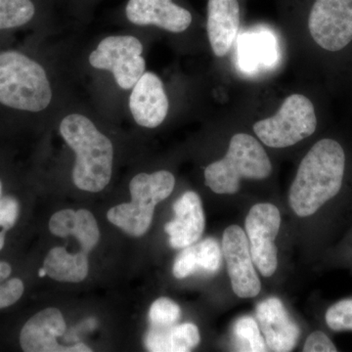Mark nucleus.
Returning a JSON list of instances; mask_svg holds the SVG:
<instances>
[{"label": "nucleus", "mask_w": 352, "mask_h": 352, "mask_svg": "<svg viewBox=\"0 0 352 352\" xmlns=\"http://www.w3.org/2000/svg\"><path fill=\"white\" fill-rule=\"evenodd\" d=\"M240 28L238 0H208V36L217 57H224L232 47Z\"/></svg>", "instance_id": "2eb2a0df"}, {"label": "nucleus", "mask_w": 352, "mask_h": 352, "mask_svg": "<svg viewBox=\"0 0 352 352\" xmlns=\"http://www.w3.org/2000/svg\"><path fill=\"white\" fill-rule=\"evenodd\" d=\"M60 132L76 155L73 170L76 186L94 193L105 188L113 170V148L110 139L91 120L78 113L64 118Z\"/></svg>", "instance_id": "f03ea898"}, {"label": "nucleus", "mask_w": 352, "mask_h": 352, "mask_svg": "<svg viewBox=\"0 0 352 352\" xmlns=\"http://www.w3.org/2000/svg\"><path fill=\"white\" fill-rule=\"evenodd\" d=\"M326 323L336 332L352 331V298L333 305L326 312Z\"/></svg>", "instance_id": "b1692460"}, {"label": "nucleus", "mask_w": 352, "mask_h": 352, "mask_svg": "<svg viewBox=\"0 0 352 352\" xmlns=\"http://www.w3.org/2000/svg\"><path fill=\"white\" fill-rule=\"evenodd\" d=\"M346 170V154L339 141H317L303 157L289 193L298 217L314 215L340 193Z\"/></svg>", "instance_id": "f257e3e1"}, {"label": "nucleus", "mask_w": 352, "mask_h": 352, "mask_svg": "<svg viewBox=\"0 0 352 352\" xmlns=\"http://www.w3.org/2000/svg\"><path fill=\"white\" fill-rule=\"evenodd\" d=\"M66 331L63 315L57 308H46L30 318L20 333V346L25 352H90L83 344L65 346L57 339Z\"/></svg>", "instance_id": "9d476101"}, {"label": "nucleus", "mask_w": 352, "mask_h": 352, "mask_svg": "<svg viewBox=\"0 0 352 352\" xmlns=\"http://www.w3.org/2000/svg\"><path fill=\"white\" fill-rule=\"evenodd\" d=\"M19 214L20 204L15 197L0 198V251L6 244L7 232L15 226Z\"/></svg>", "instance_id": "393cba45"}, {"label": "nucleus", "mask_w": 352, "mask_h": 352, "mask_svg": "<svg viewBox=\"0 0 352 352\" xmlns=\"http://www.w3.org/2000/svg\"><path fill=\"white\" fill-rule=\"evenodd\" d=\"M168 99L164 85L155 74H143L132 87L129 108L139 126L155 129L166 118Z\"/></svg>", "instance_id": "f8f14e48"}, {"label": "nucleus", "mask_w": 352, "mask_h": 352, "mask_svg": "<svg viewBox=\"0 0 352 352\" xmlns=\"http://www.w3.org/2000/svg\"><path fill=\"white\" fill-rule=\"evenodd\" d=\"M11 273H12V267L10 264L7 263L6 261H0V285L3 284L10 277Z\"/></svg>", "instance_id": "cd10ccee"}, {"label": "nucleus", "mask_w": 352, "mask_h": 352, "mask_svg": "<svg viewBox=\"0 0 352 352\" xmlns=\"http://www.w3.org/2000/svg\"><path fill=\"white\" fill-rule=\"evenodd\" d=\"M182 317V309L177 303L168 298H160L152 303L149 310V321L152 327H168L175 325Z\"/></svg>", "instance_id": "5701e85b"}, {"label": "nucleus", "mask_w": 352, "mask_h": 352, "mask_svg": "<svg viewBox=\"0 0 352 352\" xmlns=\"http://www.w3.org/2000/svg\"><path fill=\"white\" fill-rule=\"evenodd\" d=\"M50 229L53 235L66 238L75 236L82 251L88 254L94 249L100 238L98 224L91 212L87 210H63L52 215Z\"/></svg>", "instance_id": "f3484780"}, {"label": "nucleus", "mask_w": 352, "mask_h": 352, "mask_svg": "<svg viewBox=\"0 0 352 352\" xmlns=\"http://www.w3.org/2000/svg\"><path fill=\"white\" fill-rule=\"evenodd\" d=\"M43 268L46 275L56 281L78 283L88 274L87 254H71L65 248H53L44 259Z\"/></svg>", "instance_id": "6ab92c4d"}, {"label": "nucleus", "mask_w": 352, "mask_h": 352, "mask_svg": "<svg viewBox=\"0 0 352 352\" xmlns=\"http://www.w3.org/2000/svg\"><path fill=\"white\" fill-rule=\"evenodd\" d=\"M34 15L32 0H0V34L29 24Z\"/></svg>", "instance_id": "412c9836"}, {"label": "nucleus", "mask_w": 352, "mask_h": 352, "mask_svg": "<svg viewBox=\"0 0 352 352\" xmlns=\"http://www.w3.org/2000/svg\"><path fill=\"white\" fill-rule=\"evenodd\" d=\"M256 317L270 351H293L300 338V328L291 318L279 298H270L259 303L256 307Z\"/></svg>", "instance_id": "9b49d317"}, {"label": "nucleus", "mask_w": 352, "mask_h": 352, "mask_svg": "<svg viewBox=\"0 0 352 352\" xmlns=\"http://www.w3.org/2000/svg\"><path fill=\"white\" fill-rule=\"evenodd\" d=\"M318 119L312 101L302 94L287 97L276 115L254 124V131L271 148H286L309 138Z\"/></svg>", "instance_id": "423d86ee"}, {"label": "nucleus", "mask_w": 352, "mask_h": 352, "mask_svg": "<svg viewBox=\"0 0 352 352\" xmlns=\"http://www.w3.org/2000/svg\"><path fill=\"white\" fill-rule=\"evenodd\" d=\"M272 164L265 150L256 138L245 133L231 138L223 159L210 164L205 170L206 185L217 194L237 193L242 179H265Z\"/></svg>", "instance_id": "20e7f679"}, {"label": "nucleus", "mask_w": 352, "mask_h": 352, "mask_svg": "<svg viewBox=\"0 0 352 352\" xmlns=\"http://www.w3.org/2000/svg\"><path fill=\"white\" fill-rule=\"evenodd\" d=\"M232 335L236 351L249 352L268 351L258 323L252 317L243 316L237 319L233 326Z\"/></svg>", "instance_id": "aec40b11"}, {"label": "nucleus", "mask_w": 352, "mask_h": 352, "mask_svg": "<svg viewBox=\"0 0 352 352\" xmlns=\"http://www.w3.org/2000/svg\"><path fill=\"white\" fill-rule=\"evenodd\" d=\"M127 19L138 25H156L171 32L188 29L192 15L173 0H129L126 9Z\"/></svg>", "instance_id": "ddd939ff"}, {"label": "nucleus", "mask_w": 352, "mask_h": 352, "mask_svg": "<svg viewBox=\"0 0 352 352\" xmlns=\"http://www.w3.org/2000/svg\"><path fill=\"white\" fill-rule=\"evenodd\" d=\"M2 195V182L1 180H0V198H1Z\"/></svg>", "instance_id": "c756f323"}, {"label": "nucleus", "mask_w": 352, "mask_h": 352, "mask_svg": "<svg viewBox=\"0 0 352 352\" xmlns=\"http://www.w3.org/2000/svg\"><path fill=\"white\" fill-rule=\"evenodd\" d=\"M175 178L170 171L160 170L152 175L140 173L132 178L131 203L111 208L108 219L129 235L140 237L151 226L155 207L168 198L175 188Z\"/></svg>", "instance_id": "39448f33"}, {"label": "nucleus", "mask_w": 352, "mask_h": 352, "mask_svg": "<svg viewBox=\"0 0 352 352\" xmlns=\"http://www.w3.org/2000/svg\"><path fill=\"white\" fill-rule=\"evenodd\" d=\"M222 254L235 295L241 298L258 296L261 289V280L254 270L247 235L240 226H231L224 231Z\"/></svg>", "instance_id": "1a4fd4ad"}, {"label": "nucleus", "mask_w": 352, "mask_h": 352, "mask_svg": "<svg viewBox=\"0 0 352 352\" xmlns=\"http://www.w3.org/2000/svg\"><path fill=\"white\" fill-rule=\"evenodd\" d=\"M222 249L214 238H208L196 245L184 248L176 258L173 273L177 279L191 275H214L222 263Z\"/></svg>", "instance_id": "dca6fc26"}, {"label": "nucleus", "mask_w": 352, "mask_h": 352, "mask_svg": "<svg viewBox=\"0 0 352 352\" xmlns=\"http://www.w3.org/2000/svg\"><path fill=\"white\" fill-rule=\"evenodd\" d=\"M142 51V43L134 36H108L90 54L89 63L95 69L112 72L120 88L131 89L145 73Z\"/></svg>", "instance_id": "0eeeda50"}, {"label": "nucleus", "mask_w": 352, "mask_h": 352, "mask_svg": "<svg viewBox=\"0 0 352 352\" xmlns=\"http://www.w3.org/2000/svg\"><path fill=\"white\" fill-rule=\"evenodd\" d=\"M25 286L19 278H13L0 285V309L11 307L24 294Z\"/></svg>", "instance_id": "a878e982"}, {"label": "nucleus", "mask_w": 352, "mask_h": 352, "mask_svg": "<svg viewBox=\"0 0 352 352\" xmlns=\"http://www.w3.org/2000/svg\"><path fill=\"white\" fill-rule=\"evenodd\" d=\"M303 351L336 352L338 351V349L325 333L316 331L308 336Z\"/></svg>", "instance_id": "bb28decb"}, {"label": "nucleus", "mask_w": 352, "mask_h": 352, "mask_svg": "<svg viewBox=\"0 0 352 352\" xmlns=\"http://www.w3.org/2000/svg\"><path fill=\"white\" fill-rule=\"evenodd\" d=\"M240 55L245 68H256L258 64L272 63L274 43L266 34H254L240 43Z\"/></svg>", "instance_id": "4be33fe9"}, {"label": "nucleus", "mask_w": 352, "mask_h": 352, "mask_svg": "<svg viewBox=\"0 0 352 352\" xmlns=\"http://www.w3.org/2000/svg\"><path fill=\"white\" fill-rule=\"evenodd\" d=\"M175 219L166 223L164 231L170 236L173 249H184L195 244L205 230V214L198 194L187 191L173 205Z\"/></svg>", "instance_id": "4468645a"}, {"label": "nucleus", "mask_w": 352, "mask_h": 352, "mask_svg": "<svg viewBox=\"0 0 352 352\" xmlns=\"http://www.w3.org/2000/svg\"><path fill=\"white\" fill-rule=\"evenodd\" d=\"M245 226L254 265L263 276H272L278 265L275 239L281 226L279 210L271 204L254 205L247 215Z\"/></svg>", "instance_id": "6e6552de"}, {"label": "nucleus", "mask_w": 352, "mask_h": 352, "mask_svg": "<svg viewBox=\"0 0 352 352\" xmlns=\"http://www.w3.org/2000/svg\"><path fill=\"white\" fill-rule=\"evenodd\" d=\"M38 276L39 277H44L46 276V271L44 270V268H41V270H38Z\"/></svg>", "instance_id": "c85d7f7f"}, {"label": "nucleus", "mask_w": 352, "mask_h": 352, "mask_svg": "<svg viewBox=\"0 0 352 352\" xmlns=\"http://www.w3.org/2000/svg\"><path fill=\"white\" fill-rule=\"evenodd\" d=\"M52 99L45 69L16 50L0 51V107L21 113H38Z\"/></svg>", "instance_id": "7ed1b4c3"}, {"label": "nucleus", "mask_w": 352, "mask_h": 352, "mask_svg": "<svg viewBox=\"0 0 352 352\" xmlns=\"http://www.w3.org/2000/svg\"><path fill=\"white\" fill-rule=\"evenodd\" d=\"M200 340L199 329L192 323L151 326L145 337V346L152 352H187L195 349Z\"/></svg>", "instance_id": "a211bd4d"}]
</instances>
